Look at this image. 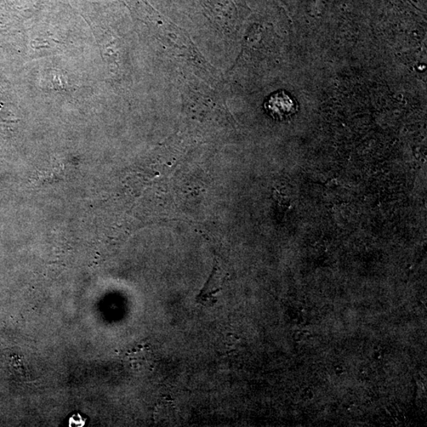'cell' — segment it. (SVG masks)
<instances>
[{
  "instance_id": "1",
  "label": "cell",
  "mask_w": 427,
  "mask_h": 427,
  "mask_svg": "<svg viewBox=\"0 0 427 427\" xmlns=\"http://www.w3.org/2000/svg\"><path fill=\"white\" fill-rule=\"evenodd\" d=\"M265 109L273 117L284 119L295 112L296 106L287 94L278 92L273 94L266 102Z\"/></svg>"
},
{
  "instance_id": "2",
  "label": "cell",
  "mask_w": 427,
  "mask_h": 427,
  "mask_svg": "<svg viewBox=\"0 0 427 427\" xmlns=\"http://www.w3.org/2000/svg\"><path fill=\"white\" fill-rule=\"evenodd\" d=\"M85 419L81 415L76 414L69 420L70 426H83L85 424Z\"/></svg>"
},
{
  "instance_id": "3",
  "label": "cell",
  "mask_w": 427,
  "mask_h": 427,
  "mask_svg": "<svg viewBox=\"0 0 427 427\" xmlns=\"http://www.w3.org/2000/svg\"><path fill=\"white\" fill-rule=\"evenodd\" d=\"M335 371H337L338 374H340L344 372V370L341 367H337V369H335Z\"/></svg>"
}]
</instances>
